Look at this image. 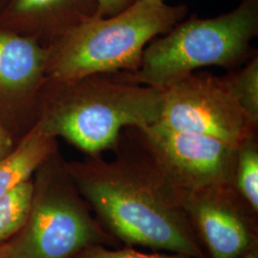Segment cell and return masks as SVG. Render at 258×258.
Returning a JSON list of instances; mask_svg holds the SVG:
<instances>
[{"label": "cell", "mask_w": 258, "mask_h": 258, "mask_svg": "<svg viewBox=\"0 0 258 258\" xmlns=\"http://www.w3.org/2000/svg\"><path fill=\"white\" fill-rule=\"evenodd\" d=\"M116 156L65 165L76 188L102 227L126 246H142L192 258H209L195 233L180 192L136 137L124 129Z\"/></svg>", "instance_id": "1"}, {"label": "cell", "mask_w": 258, "mask_h": 258, "mask_svg": "<svg viewBox=\"0 0 258 258\" xmlns=\"http://www.w3.org/2000/svg\"><path fill=\"white\" fill-rule=\"evenodd\" d=\"M37 121L88 156L114 150L122 131L144 128L161 119L162 90L128 83L116 74L72 82L46 79Z\"/></svg>", "instance_id": "2"}, {"label": "cell", "mask_w": 258, "mask_h": 258, "mask_svg": "<svg viewBox=\"0 0 258 258\" xmlns=\"http://www.w3.org/2000/svg\"><path fill=\"white\" fill-rule=\"evenodd\" d=\"M187 7L138 0L115 16L94 18L49 44L46 79L72 82L93 75L133 72L154 38L184 20Z\"/></svg>", "instance_id": "3"}, {"label": "cell", "mask_w": 258, "mask_h": 258, "mask_svg": "<svg viewBox=\"0 0 258 258\" xmlns=\"http://www.w3.org/2000/svg\"><path fill=\"white\" fill-rule=\"evenodd\" d=\"M258 36V0H241L229 13L180 21L146 47L138 69L114 73L121 80L162 90L207 66L235 69L257 54L251 45Z\"/></svg>", "instance_id": "4"}, {"label": "cell", "mask_w": 258, "mask_h": 258, "mask_svg": "<svg viewBox=\"0 0 258 258\" xmlns=\"http://www.w3.org/2000/svg\"><path fill=\"white\" fill-rule=\"evenodd\" d=\"M66 166L47 167L39 192L9 258H74L92 246L116 247L119 240L94 220Z\"/></svg>", "instance_id": "5"}, {"label": "cell", "mask_w": 258, "mask_h": 258, "mask_svg": "<svg viewBox=\"0 0 258 258\" xmlns=\"http://www.w3.org/2000/svg\"><path fill=\"white\" fill-rule=\"evenodd\" d=\"M133 131L161 172L180 192L233 186L238 146L174 130L160 122Z\"/></svg>", "instance_id": "6"}, {"label": "cell", "mask_w": 258, "mask_h": 258, "mask_svg": "<svg viewBox=\"0 0 258 258\" xmlns=\"http://www.w3.org/2000/svg\"><path fill=\"white\" fill-rule=\"evenodd\" d=\"M163 106L158 121L169 128L210 136L238 146L257 133L222 80L192 72L162 89Z\"/></svg>", "instance_id": "7"}, {"label": "cell", "mask_w": 258, "mask_h": 258, "mask_svg": "<svg viewBox=\"0 0 258 258\" xmlns=\"http://www.w3.org/2000/svg\"><path fill=\"white\" fill-rule=\"evenodd\" d=\"M183 204L208 256L243 258L257 249L254 213L233 186L184 194Z\"/></svg>", "instance_id": "8"}, {"label": "cell", "mask_w": 258, "mask_h": 258, "mask_svg": "<svg viewBox=\"0 0 258 258\" xmlns=\"http://www.w3.org/2000/svg\"><path fill=\"white\" fill-rule=\"evenodd\" d=\"M98 0H6L0 26L39 39L48 45L71 29L97 17ZM47 45V46H48Z\"/></svg>", "instance_id": "9"}, {"label": "cell", "mask_w": 258, "mask_h": 258, "mask_svg": "<svg viewBox=\"0 0 258 258\" xmlns=\"http://www.w3.org/2000/svg\"><path fill=\"white\" fill-rule=\"evenodd\" d=\"M48 48L36 37L0 26V95L31 96L46 81Z\"/></svg>", "instance_id": "10"}, {"label": "cell", "mask_w": 258, "mask_h": 258, "mask_svg": "<svg viewBox=\"0 0 258 258\" xmlns=\"http://www.w3.org/2000/svg\"><path fill=\"white\" fill-rule=\"evenodd\" d=\"M56 138L37 121L19 146L0 159V197L19 184L55 154Z\"/></svg>", "instance_id": "11"}, {"label": "cell", "mask_w": 258, "mask_h": 258, "mask_svg": "<svg viewBox=\"0 0 258 258\" xmlns=\"http://www.w3.org/2000/svg\"><path fill=\"white\" fill-rule=\"evenodd\" d=\"M233 186L249 210L254 214H257V133L243 140L238 145Z\"/></svg>", "instance_id": "12"}, {"label": "cell", "mask_w": 258, "mask_h": 258, "mask_svg": "<svg viewBox=\"0 0 258 258\" xmlns=\"http://www.w3.org/2000/svg\"><path fill=\"white\" fill-rule=\"evenodd\" d=\"M35 187L31 181L0 197V246L25 226L33 207Z\"/></svg>", "instance_id": "13"}, {"label": "cell", "mask_w": 258, "mask_h": 258, "mask_svg": "<svg viewBox=\"0 0 258 258\" xmlns=\"http://www.w3.org/2000/svg\"><path fill=\"white\" fill-rule=\"evenodd\" d=\"M222 80L249 120L258 126V55L238 68L221 76Z\"/></svg>", "instance_id": "14"}, {"label": "cell", "mask_w": 258, "mask_h": 258, "mask_svg": "<svg viewBox=\"0 0 258 258\" xmlns=\"http://www.w3.org/2000/svg\"><path fill=\"white\" fill-rule=\"evenodd\" d=\"M74 258H192L180 253L143 252L126 246L122 249H110L102 245L92 246L84 249Z\"/></svg>", "instance_id": "15"}, {"label": "cell", "mask_w": 258, "mask_h": 258, "mask_svg": "<svg viewBox=\"0 0 258 258\" xmlns=\"http://www.w3.org/2000/svg\"><path fill=\"white\" fill-rule=\"evenodd\" d=\"M138 0H98L99 8L96 18L115 16L133 5Z\"/></svg>", "instance_id": "16"}, {"label": "cell", "mask_w": 258, "mask_h": 258, "mask_svg": "<svg viewBox=\"0 0 258 258\" xmlns=\"http://www.w3.org/2000/svg\"><path fill=\"white\" fill-rule=\"evenodd\" d=\"M13 149V141L8 132L0 126V159L6 156Z\"/></svg>", "instance_id": "17"}, {"label": "cell", "mask_w": 258, "mask_h": 258, "mask_svg": "<svg viewBox=\"0 0 258 258\" xmlns=\"http://www.w3.org/2000/svg\"><path fill=\"white\" fill-rule=\"evenodd\" d=\"M11 251L10 243H6L0 246V258H9Z\"/></svg>", "instance_id": "18"}, {"label": "cell", "mask_w": 258, "mask_h": 258, "mask_svg": "<svg viewBox=\"0 0 258 258\" xmlns=\"http://www.w3.org/2000/svg\"><path fill=\"white\" fill-rule=\"evenodd\" d=\"M243 258H258L257 249L249 251V253H247Z\"/></svg>", "instance_id": "19"}, {"label": "cell", "mask_w": 258, "mask_h": 258, "mask_svg": "<svg viewBox=\"0 0 258 258\" xmlns=\"http://www.w3.org/2000/svg\"><path fill=\"white\" fill-rule=\"evenodd\" d=\"M5 3H6V0H0V13H1V11L3 9Z\"/></svg>", "instance_id": "20"}]
</instances>
